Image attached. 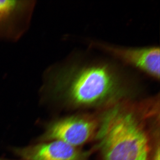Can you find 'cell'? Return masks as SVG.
Returning a JSON list of instances; mask_svg holds the SVG:
<instances>
[{
    "mask_svg": "<svg viewBox=\"0 0 160 160\" xmlns=\"http://www.w3.org/2000/svg\"><path fill=\"white\" fill-rule=\"evenodd\" d=\"M42 82L43 98L73 113L102 112L144 91L138 76L117 61L75 52L47 67Z\"/></svg>",
    "mask_w": 160,
    "mask_h": 160,
    "instance_id": "1",
    "label": "cell"
},
{
    "mask_svg": "<svg viewBox=\"0 0 160 160\" xmlns=\"http://www.w3.org/2000/svg\"><path fill=\"white\" fill-rule=\"evenodd\" d=\"M160 93L126 99L103 112L92 146L99 160H153L160 150Z\"/></svg>",
    "mask_w": 160,
    "mask_h": 160,
    "instance_id": "2",
    "label": "cell"
},
{
    "mask_svg": "<svg viewBox=\"0 0 160 160\" xmlns=\"http://www.w3.org/2000/svg\"><path fill=\"white\" fill-rule=\"evenodd\" d=\"M103 112H75L53 120L47 125L38 141L42 142L58 140L82 148L95 141Z\"/></svg>",
    "mask_w": 160,
    "mask_h": 160,
    "instance_id": "3",
    "label": "cell"
},
{
    "mask_svg": "<svg viewBox=\"0 0 160 160\" xmlns=\"http://www.w3.org/2000/svg\"><path fill=\"white\" fill-rule=\"evenodd\" d=\"M89 46L106 53L129 69H134L152 79L159 81L160 50L159 47H126L92 40L89 42Z\"/></svg>",
    "mask_w": 160,
    "mask_h": 160,
    "instance_id": "4",
    "label": "cell"
},
{
    "mask_svg": "<svg viewBox=\"0 0 160 160\" xmlns=\"http://www.w3.org/2000/svg\"><path fill=\"white\" fill-rule=\"evenodd\" d=\"M36 1H0V41L18 42L29 28Z\"/></svg>",
    "mask_w": 160,
    "mask_h": 160,
    "instance_id": "5",
    "label": "cell"
},
{
    "mask_svg": "<svg viewBox=\"0 0 160 160\" xmlns=\"http://www.w3.org/2000/svg\"><path fill=\"white\" fill-rule=\"evenodd\" d=\"M13 151L24 160H90L94 153L92 147L85 150L58 140L14 148Z\"/></svg>",
    "mask_w": 160,
    "mask_h": 160,
    "instance_id": "6",
    "label": "cell"
},
{
    "mask_svg": "<svg viewBox=\"0 0 160 160\" xmlns=\"http://www.w3.org/2000/svg\"><path fill=\"white\" fill-rule=\"evenodd\" d=\"M153 160H160V150L157 152Z\"/></svg>",
    "mask_w": 160,
    "mask_h": 160,
    "instance_id": "7",
    "label": "cell"
},
{
    "mask_svg": "<svg viewBox=\"0 0 160 160\" xmlns=\"http://www.w3.org/2000/svg\"><path fill=\"white\" fill-rule=\"evenodd\" d=\"M0 160H7L3 159L0 158Z\"/></svg>",
    "mask_w": 160,
    "mask_h": 160,
    "instance_id": "8",
    "label": "cell"
}]
</instances>
